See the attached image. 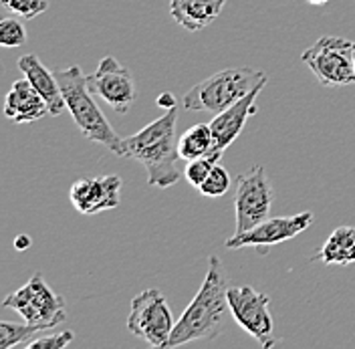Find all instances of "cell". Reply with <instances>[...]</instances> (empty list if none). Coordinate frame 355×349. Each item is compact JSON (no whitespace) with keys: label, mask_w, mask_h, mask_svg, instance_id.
Masks as SVG:
<instances>
[{"label":"cell","mask_w":355,"mask_h":349,"mask_svg":"<svg viewBox=\"0 0 355 349\" xmlns=\"http://www.w3.org/2000/svg\"><path fill=\"white\" fill-rule=\"evenodd\" d=\"M226 293H228V281H226L224 264L218 257L212 255L208 259V271L200 284V291L176 321L168 348L186 346L198 339L218 337L226 327L228 313H230Z\"/></svg>","instance_id":"cell-1"},{"label":"cell","mask_w":355,"mask_h":349,"mask_svg":"<svg viewBox=\"0 0 355 349\" xmlns=\"http://www.w3.org/2000/svg\"><path fill=\"white\" fill-rule=\"evenodd\" d=\"M178 108L168 110L144 130L123 137V158L137 160L148 172V186L170 188L180 180L176 162L178 152Z\"/></svg>","instance_id":"cell-2"},{"label":"cell","mask_w":355,"mask_h":349,"mask_svg":"<svg viewBox=\"0 0 355 349\" xmlns=\"http://www.w3.org/2000/svg\"><path fill=\"white\" fill-rule=\"evenodd\" d=\"M55 77L63 91L67 110L73 115L77 128L83 131V135L123 158V137L111 128L103 111L97 108L93 93L89 91L87 75L81 71V67L73 65L55 71Z\"/></svg>","instance_id":"cell-3"},{"label":"cell","mask_w":355,"mask_h":349,"mask_svg":"<svg viewBox=\"0 0 355 349\" xmlns=\"http://www.w3.org/2000/svg\"><path fill=\"white\" fill-rule=\"evenodd\" d=\"M266 81L268 77L263 71L250 67H228L196 83L184 95L182 105L188 111L220 113L246 97L254 87L266 85Z\"/></svg>","instance_id":"cell-4"},{"label":"cell","mask_w":355,"mask_h":349,"mask_svg":"<svg viewBox=\"0 0 355 349\" xmlns=\"http://www.w3.org/2000/svg\"><path fill=\"white\" fill-rule=\"evenodd\" d=\"M354 44L355 41L341 37H321L313 46L303 51L301 59L325 87L355 85Z\"/></svg>","instance_id":"cell-5"},{"label":"cell","mask_w":355,"mask_h":349,"mask_svg":"<svg viewBox=\"0 0 355 349\" xmlns=\"http://www.w3.org/2000/svg\"><path fill=\"white\" fill-rule=\"evenodd\" d=\"M2 305L15 309L26 323L41 325L44 329L63 323L67 317L65 299L44 283L41 273L33 275L28 283L10 293L2 301Z\"/></svg>","instance_id":"cell-6"},{"label":"cell","mask_w":355,"mask_h":349,"mask_svg":"<svg viewBox=\"0 0 355 349\" xmlns=\"http://www.w3.org/2000/svg\"><path fill=\"white\" fill-rule=\"evenodd\" d=\"M174 325V315L162 291L146 289L132 299L128 315V329L132 335L148 341L152 348L164 349L168 348Z\"/></svg>","instance_id":"cell-7"},{"label":"cell","mask_w":355,"mask_h":349,"mask_svg":"<svg viewBox=\"0 0 355 349\" xmlns=\"http://www.w3.org/2000/svg\"><path fill=\"white\" fill-rule=\"evenodd\" d=\"M275 202V192L268 182L265 166H252L236 178V196H234V212H236V230L234 235L246 232L268 219Z\"/></svg>","instance_id":"cell-8"},{"label":"cell","mask_w":355,"mask_h":349,"mask_svg":"<svg viewBox=\"0 0 355 349\" xmlns=\"http://www.w3.org/2000/svg\"><path fill=\"white\" fill-rule=\"evenodd\" d=\"M230 315L241 327L250 333L259 346L265 349L275 346V323L268 313V295L254 291L252 287H228Z\"/></svg>","instance_id":"cell-9"},{"label":"cell","mask_w":355,"mask_h":349,"mask_svg":"<svg viewBox=\"0 0 355 349\" xmlns=\"http://www.w3.org/2000/svg\"><path fill=\"white\" fill-rule=\"evenodd\" d=\"M89 91L110 103L113 111L128 113L135 101V77L119 65L115 57H103L99 67L87 75Z\"/></svg>","instance_id":"cell-10"},{"label":"cell","mask_w":355,"mask_h":349,"mask_svg":"<svg viewBox=\"0 0 355 349\" xmlns=\"http://www.w3.org/2000/svg\"><path fill=\"white\" fill-rule=\"evenodd\" d=\"M313 224V212H299L293 216H279V219H266L254 228L234 235L226 240V248H243V246H254L266 255L270 246L287 242L307 230Z\"/></svg>","instance_id":"cell-11"},{"label":"cell","mask_w":355,"mask_h":349,"mask_svg":"<svg viewBox=\"0 0 355 349\" xmlns=\"http://www.w3.org/2000/svg\"><path fill=\"white\" fill-rule=\"evenodd\" d=\"M263 87L265 85L254 87L241 101H236L228 110L216 113L214 119L210 121V130H212V135H214V146H212V150L206 158H210L214 164H218L222 153L226 152V148L232 146L239 139V135L243 133L244 126L248 121V117H252L257 113V110H259L257 108V97L263 91Z\"/></svg>","instance_id":"cell-12"},{"label":"cell","mask_w":355,"mask_h":349,"mask_svg":"<svg viewBox=\"0 0 355 349\" xmlns=\"http://www.w3.org/2000/svg\"><path fill=\"white\" fill-rule=\"evenodd\" d=\"M121 194V178L119 176H103V178H85L77 180L71 186L69 198L77 212L81 214H97L119 206Z\"/></svg>","instance_id":"cell-13"},{"label":"cell","mask_w":355,"mask_h":349,"mask_svg":"<svg viewBox=\"0 0 355 349\" xmlns=\"http://www.w3.org/2000/svg\"><path fill=\"white\" fill-rule=\"evenodd\" d=\"M4 115L12 124H35L51 115L49 105L43 99V95L33 87V83L24 77L12 83L4 99Z\"/></svg>","instance_id":"cell-14"},{"label":"cell","mask_w":355,"mask_h":349,"mask_svg":"<svg viewBox=\"0 0 355 349\" xmlns=\"http://www.w3.org/2000/svg\"><path fill=\"white\" fill-rule=\"evenodd\" d=\"M19 69H21L22 75L33 83V87L43 95L51 115H61L67 110L65 97H63V91L59 87V81L55 77V71H49L37 55H33V53L22 55L19 59Z\"/></svg>","instance_id":"cell-15"},{"label":"cell","mask_w":355,"mask_h":349,"mask_svg":"<svg viewBox=\"0 0 355 349\" xmlns=\"http://www.w3.org/2000/svg\"><path fill=\"white\" fill-rule=\"evenodd\" d=\"M226 0H170L172 19L186 31H202L216 21Z\"/></svg>","instance_id":"cell-16"},{"label":"cell","mask_w":355,"mask_h":349,"mask_svg":"<svg viewBox=\"0 0 355 349\" xmlns=\"http://www.w3.org/2000/svg\"><path fill=\"white\" fill-rule=\"evenodd\" d=\"M315 261L325 264H352L355 262V226H339L335 228L323 248L319 250Z\"/></svg>","instance_id":"cell-17"},{"label":"cell","mask_w":355,"mask_h":349,"mask_svg":"<svg viewBox=\"0 0 355 349\" xmlns=\"http://www.w3.org/2000/svg\"><path fill=\"white\" fill-rule=\"evenodd\" d=\"M212 146H214V135L210 130V124H196L178 137L180 160H186V162L208 155Z\"/></svg>","instance_id":"cell-18"},{"label":"cell","mask_w":355,"mask_h":349,"mask_svg":"<svg viewBox=\"0 0 355 349\" xmlns=\"http://www.w3.org/2000/svg\"><path fill=\"white\" fill-rule=\"evenodd\" d=\"M46 331L41 325L33 323H10V321H0V349H8L24 343L28 339H35V335Z\"/></svg>","instance_id":"cell-19"},{"label":"cell","mask_w":355,"mask_h":349,"mask_svg":"<svg viewBox=\"0 0 355 349\" xmlns=\"http://www.w3.org/2000/svg\"><path fill=\"white\" fill-rule=\"evenodd\" d=\"M202 196L208 198H220L230 190V174L226 172V168H222L220 164H214L210 176L204 180V184L198 188Z\"/></svg>","instance_id":"cell-20"},{"label":"cell","mask_w":355,"mask_h":349,"mask_svg":"<svg viewBox=\"0 0 355 349\" xmlns=\"http://www.w3.org/2000/svg\"><path fill=\"white\" fill-rule=\"evenodd\" d=\"M26 41V28L17 19H2L0 21V44L6 49L21 46Z\"/></svg>","instance_id":"cell-21"},{"label":"cell","mask_w":355,"mask_h":349,"mask_svg":"<svg viewBox=\"0 0 355 349\" xmlns=\"http://www.w3.org/2000/svg\"><path fill=\"white\" fill-rule=\"evenodd\" d=\"M2 4L26 21L37 19L49 8V0H2Z\"/></svg>","instance_id":"cell-22"},{"label":"cell","mask_w":355,"mask_h":349,"mask_svg":"<svg viewBox=\"0 0 355 349\" xmlns=\"http://www.w3.org/2000/svg\"><path fill=\"white\" fill-rule=\"evenodd\" d=\"M75 339L73 331H61V333H51V335H43L37 339H31L26 343V349H65L67 346H71Z\"/></svg>","instance_id":"cell-23"},{"label":"cell","mask_w":355,"mask_h":349,"mask_svg":"<svg viewBox=\"0 0 355 349\" xmlns=\"http://www.w3.org/2000/svg\"><path fill=\"white\" fill-rule=\"evenodd\" d=\"M212 168H214V162H212L210 158L204 155V158L190 160L188 166H186V170H184V174H186V180H188L194 188H200V186L204 184V180L210 176Z\"/></svg>","instance_id":"cell-24"},{"label":"cell","mask_w":355,"mask_h":349,"mask_svg":"<svg viewBox=\"0 0 355 349\" xmlns=\"http://www.w3.org/2000/svg\"><path fill=\"white\" fill-rule=\"evenodd\" d=\"M157 105L159 108H166V110H172V108H176V99H174L172 93H162L157 97Z\"/></svg>","instance_id":"cell-25"},{"label":"cell","mask_w":355,"mask_h":349,"mask_svg":"<svg viewBox=\"0 0 355 349\" xmlns=\"http://www.w3.org/2000/svg\"><path fill=\"white\" fill-rule=\"evenodd\" d=\"M31 244H33V240L28 239L26 235H21V237L15 239V248L17 250H26V248H31Z\"/></svg>","instance_id":"cell-26"},{"label":"cell","mask_w":355,"mask_h":349,"mask_svg":"<svg viewBox=\"0 0 355 349\" xmlns=\"http://www.w3.org/2000/svg\"><path fill=\"white\" fill-rule=\"evenodd\" d=\"M311 4H317V6H319V4H327V2H329V0H309Z\"/></svg>","instance_id":"cell-27"},{"label":"cell","mask_w":355,"mask_h":349,"mask_svg":"<svg viewBox=\"0 0 355 349\" xmlns=\"http://www.w3.org/2000/svg\"><path fill=\"white\" fill-rule=\"evenodd\" d=\"M354 63H355V44H354Z\"/></svg>","instance_id":"cell-28"}]
</instances>
